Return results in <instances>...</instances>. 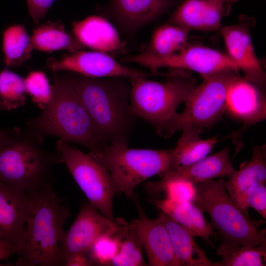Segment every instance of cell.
Returning <instances> with one entry per match:
<instances>
[{
    "label": "cell",
    "mask_w": 266,
    "mask_h": 266,
    "mask_svg": "<svg viewBox=\"0 0 266 266\" xmlns=\"http://www.w3.org/2000/svg\"><path fill=\"white\" fill-rule=\"evenodd\" d=\"M58 75L77 95L102 140L128 145L136 118L131 107L128 79L91 78L71 72Z\"/></svg>",
    "instance_id": "6da1fadb"
},
{
    "label": "cell",
    "mask_w": 266,
    "mask_h": 266,
    "mask_svg": "<svg viewBox=\"0 0 266 266\" xmlns=\"http://www.w3.org/2000/svg\"><path fill=\"white\" fill-rule=\"evenodd\" d=\"M70 215L53 185L32 193L24 234L16 246L17 266H62L60 245Z\"/></svg>",
    "instance_id": "7a4b0ae2"
},
{
    "label": "cell",
    "mask_w": 266,
    "mask_h": 266,
    "mask_svg": "<svg viewBox=\"0 0 266 266\" xmlns=\"http://www.w3.org/2000/svg\"><path fill=\"white\" fill-rule=\"evenodd\" d=\"M52 98L37 116L26 123V128L44 139L54 136L98 152L105 142L95 128L80 100L66 83L53 72Z\"/></svg>",
    "instance_id": "3957f363"
},
{
    "label": "cell",
    "mask_w": 266,
    "mask_h": 266,
    "mask_svg": "<svg viewBox=\"0 0 266 266\" xmlns=\"http://www.w3.org/2000/svg\"><path fill=\"white\" fill-rule=\"evenodd\" d=\"M43 141L26 127L14 128L0 141V182L30 194L53 185L52 167L63 160L45 149Z\"/></svg>",
    "instance_id": "277c9868"
},
{
    "label": "cell",
    "mask_w": 266,
    "mask_h": 266,
    "mask_svg": "<svg viewBox=\"0 0 266 266\" xmlns=\"http://www.w3.org/2000/svg\"><path fill=\"white\" fill-rule=\"evenodd\" d=\"M166 76L165 82L148 80L145 76L129 80L133 114L149 123L164 137H167L177 107L197 85L196 79L184 70L173 69Z\"/></svg>",
    "instance_id": "5b68a950"
},
{
    "label": "cell",
    "mask_w": 266,
    "mask_h": 266,
    "mask_svg": "<svg viewBox=\"0 0 266 266\" xmlns=\"http://www.w3.org/2000/svg\"><path fill=\"white\" fill-rule=\"evenodd\" d=\"M225 180L219 178L195 184L192 202L210 216L222 242L217 254L244 245L257 246L266 243V229L260 230L233 201L225 186Z\"/></svg>",
    "instance_id": "8992f818"
},
{
    "label": "cell",
    "mask_w": 266,
    "mask_h": 266,
    "mask_svg": "<svg viewBox=\"0 0 266 266\" xmlns=\"http://www.w3.org/2000/svg\"><path fill=\"white\" fill-rule=\"evenodd\" d=\"M172 149L133 148L104 143L97 153L89 154L107 169L116 194L133 199L139 185L168 171Z\"/></svg>",
    "instance_id": "52a82bcc"
},
{
    "label": "cell",
    "mask_w": 266,
    "mask_h": 266,
    "mask_svg": "<svg viewBox=\"0 0 266 266\" xmlns=\"http://www.w3.org/2000/svg\"><path fill=\"white\" fill-rule=\"evenodd\" d=\"M239 71L227 69L202 77L185 100V106L177 113L168 130L169 137L187 126L202 131L209 130L222 118L227 108L229 88L238 76Z\"/></svg>",
    "instance_id": "ba28073f"
},
{
    "label": "cell",
    "mask_w": 266,
    "mask_h": 266,
    "mask_svg": "<svg viewBox=\"0 0 266 266\" xmlns=\"http://www.w3.org/2000/svg\"><path fill=\"white\" fill-rule=\"evenodd\" d=\"M57 152L75 182L93 206L101 214L114 221L113 200L116 195L112 179L105 167L89 153L59 139Z\"/></svg>",
    "instance_id": "9c48e42d"
},
{
    "label": "cell",
    "mask_w": 266,
    "mask_h": 266,
    "mask_svg": "<svg viewBox=\"0 0 266 266\" xmlns=\"http://www.w3.org/2000/svg\"><path fill=\"white\" fill-rule=\"evenodd\" d=\"M122 61L143 66L153 74H157L159 69L163 67L192 70L201 77L227 69L239 71L227 54L194 43H188L181 51L169 56H160L144 51L126 56Z\"/></svg>",
    "instance_id": "30bf717a"
},
{
    "label": "cell",
    "mask_w": 266,
    "mask_h": 266,
    "mask_svg": "<svg viewBox=\"0 0 266 266\" xmlns=\"http://www.w3.org/2000/svg\"><path fill=\"white\" fill-rule=\"evenodd\" d=\"M121 221V218H116L112 221L89 202L83 203L69 228L65 231L61 240L60 251L62 266L69 256L88 253L100 236L117 232Z\"/></svg>",
    "instance_id": "8fae6325"
},
{
    "label": "cell",
    "mask_w": 266,
    "mask_h": 266,
    "mask_svg": "<svg viewBox=\"0 0 266 266\" xmlns=\"http://www.w3.org/2000/svg\"><path fill=\"white\" fill-rule=\"evenodd\" d=\"M46 63L53 72L64 70L91 78L122 77L130 80L149 76L121 64L110 54L96 51L69 52L59 59L49 58Z\"/></svg>",
    "instance_id": "7c38bea8"
},
{
    "label": "cell",
    "mask_w": 266,
    "mask_h": 266,
    "mask_svg": "<svg viewBox=\"0 0 266 266\" xmlns=\"http://www.w3.org/2000/svg\"><path fill=\"white\" fill-rule=\"evenodd\" d=\"M180 0H109L96 10L125 34L133 36L143 27L155 21Z\"/></svg>",
    "instance_id": "4fadbf2b"
},
{
    "label": "cell",
    "mask_w": 266,
    "mask_h": 266,
    "mask_svg": "<svg viewBox=\"0 0 266 266\" xmlns=\"http://www.w3.org/2000/svg\"><path fill=\"white\" fill-rule=\"evenodd\" d=\"M255 25L253 17L241 14L236 24L222 27L220 32L227 55L243 72V77L264 91L266 73L256 55L250 35V31Z\"/></svg>",
    "instance_id": "5bb4252c"
},
{
    "label": "cell",
    "mask_w": 266,
    "mask_h": 266,
    "mask_svg": "<svg viewBox=\"0 0 266 266\" xmlns=\"http://www.w3.org/2000/svg\"><path fill=\"white\" fill-rule=\"evenodd\" d=\"M226 110L243 123L241 129L231 135L235 145L236 155L242 147L240 138L245 131L266 119L264 91L243 76H238L229 88Z\"/></svg>",
    "instance_id": "9a60e30c"
},
{
    "label": "cell",
    "mask_w": 266,
    "mask_h": 266,
    "mask_svg": "<svg viewBox=\"0 0 266 266\" xmlns=\"http://www.w3.org/2000/svg\"><path fill=\"white\" fill-rule=\"evenodd\" d=\"M136 207L138 217L130 225L133 230L145 251L147 265L150 266H180L172 248L166 227L158 216L149 218L136 196L133 199Z\"/></svg>",
    "instance_id": "2e32d148"
},
{
    "label": "cell",
    "mask_w": 266,
    "mask_h": 266,
    "mask_svg": "<svg viewBox=\"0 0 266 266\" xmlns=\"http://www.w3.org/2000/svg\"><path fill=\"white\" fill-rule=\"evenodd\" d=\"M239 0H184L169 16V23L190 30L220 31L223 18Z\"/></svg>",
    "instance_id": "e0dca14e"
},
{
    "label": "cell",
    "mask_w": 266,
    "mask_h": 266,
    "mask_svg": "<svg viewBox=\"0 0 266 266\" xmlns=\"http://www.w3.org/2000/svg\"><path fill=\"white\" fill-rule=\"evenodd\" d=\"M32 195L0 182V238L16 247L25 233Z\"/></svg>",
    "instance_id": "ac0fdd59"
},
{
    "label": "cell",
    "mask_w": 266,
    "mask_h": 266,
    "mask_svg": "<svg viewBox=\"0 0 266 266\" xmlns=\"http://www.w3.org/2000/svg\"><path fill=\"white\" fill-rule=\"evenodd\" d=\"M72 33L85 46L94 51L120 54L126 51V44L112 23L100 15L89 16L72 23Z\"/></svg>",
    "instance_id": "d6986e66"
},
{
    "label": "cell",
    "mask_w": 266,
    "mask_h": 266,
    "mask_svg": "<svg viewBox=\"0 0 266 266\" xmlns=\"http://www.w3.org/2000/svg\"><path fill=\"white\" fill-rule=\"evenodd\" d=\"M259 183L266 184V145L254 146L250 160L243 162L238 170H235L225 181L229 194L244 214L250 218L245 206L249 191Z\"/></svg>",
    "instance_id": "ffe728a7"
},
{
    "label": "cell",
    "mask_w": 266,
    "mask_h": 266,
    "mask_svg": "<svg viewBox=\"0 0 266 266\" xmlns=\"http://www.w3.org/2000/svg\"><path fill=\"white\" fill-rule=\"evenodd\" d=\"M149 201L195 237L201 238L209 245L214 246L210 239L212 236H216L214 227L205 219L202 211L194 202H179L166 198Z\"/></svg>",
    "instance_id": "44dd1931"
},
{
    "label": "cell",
    "mask_w": 266,
    "mask_h": 266,
    "mask_svg": "<svg viewBox=\"0 0 266 266\" xmlns=\"http://www.w3.org/2000/svg\"><path fill=\"white\" fill-rule=\"evenodd\" d=\"M230 153V148H225L190 165L167 171L160 176L179 178L194 184L228 177L235 170Z\"/></svg>",
    "instance_id": "7402d4cb"
},
{
    "label": "cell",
    "mask_w": 266,
    "mask_h": 266,
    "mask_svg": "<svg viewBox=\"0 0 266 266\" xmlns=\"http://www.w3.org/2000/svg\"><path fill=\"white\" fill-rule=\"evenodd\" d=\"M158 216L167 228L180 266H214V263L197 244L194 235L164 212L160 211Z\"/></svg>",
    "instance_id": "603a6c76"
},
{
    "label": "cell",
    "mask_w": 266,
    "mask_h": 266,
    "mask_svg": "<svg viewBox=\"0 0 266 266\" xmlns=\"http://www.w3.org/2000/svg\"><path fill=\"white\" fill-rule=\"evenodd\" d=\"M182 131V134L172 149L168 171L190 165L206 157L219 140L217 135L202 139L200 136L202 131L194 126H186Z\"/></svg>",
    "instance_id": "cb8c5ba5"
},
{
    "label": "cell",
    "mask_w": 266,
    "mask_h": 266,
    "mask_svg": "<svg viewBox=\"0 0 266 266\" xmlns=\"http://www.w3.org/2000/svg\"><path fill=\"white\" fill-rule=\"evenodd\" d=\"M31 38L33 50L43 52L66 50L74 52L85 47L61 21H48L37 25Z\"/></svg>",
    "instance_id": "d4e9b609"
},
{
    "label": "cell",
    "mask_w": 266,
    "mask_h": 266,
    "mask_svg": "<svg viewBox=\"0 0 266 266\" xmlns=\"http://www.w3.org/2000/svg\"><path fill=\"white\" fill-rule=\"evenodd\" d=\"M190 30L168 23L157 28L145 51L160 56H169L181 51L187 42Z\"/></svg>",
    "instance_id": "484cf974"
},
{
    "label": "cell",
    "mask_w": 266,
    "mask_h": 266,
    "mask_svg": "<svg viewBox=\"0 0 266 266\" xmlns=\"http://www.w3.org/2000/svg\"><path fill=\"white\" fill-rule=\"evenodd\" d=\"M2 48L5 65L18 67L31 58V38L22 25L8 27L3 33Z\"/></svg>",
    "instance_id": "4316f807"
},
{
    "label": "cell",
    "mask_w": 266,
    "mask_h": 266,
    "mask_svg": "<svg viewBox=\"0 0 266 266\" xmlns=\"http://www.w3.org/2000/svg\"><path fill=\"white\" fill-rule=\"evenodd\" d=\"M119 248L110 266H146L143 256V247L136 234L126 221L122 220L118 232Z\"/></svg>",
    "instance_id": "83f0119b"
},
{
    "label": "cell",
    "mask_w": 266,
    "mask_h": 266,
    "mask_svg": "<svg viewBox=\"0 0 266 266\" xmlns=\"http://www.w3.org/2000/svg\"><path fill=\"white\" fill-rule=\"evenodd\" d=\"M24 79L5 68L0 72V109L11 110L26 102Z\"/></svg>",
    "instance_id": "f1b7e54d"
},
{
    "label": "cell",
    "mask_w": 266,
    "mask_h": 266,
    "mask_svg": "<svg viewBox=\"0 0 266 266\" xmlns=\"http://www.w3.org/2000/svg\"><path fill=\"white\" fill-rule=\"evenodd\" d=\"M220 256L222 260L214 263V266H265L266 243L257 246L241 245Z\"/></svg>",
    "instance_id": "f546056e"
},
{
    "label": "cell",
    "mask_w": 266,
    "mask_h": 266,
    "mask_svg": "<svg viewBox=\"0 0 266 266\" xmlns=\"http://www.w3.org/2000/svg\"><path fill=\"white\" fill-rule=\"evenodd\" d=\"M146 187L152 194L165 193L166 199L179 202L192 201L195 194L194 184L176 177H162L159 181L147 183Z\"/></svg>",
    "instance_id": "4dcf8cb0"
},
{
    "label": "cell",
    "mask_w": 266,
    "mask_h": 266,
    "mask_svg": "<svg viewBox=\"0 0 266 266\" xmlns=\"http://www.w3.org/2000/svg\"><path fill=\"white\" fill-rule=\"evenodd\" d=\"M119 230L104 234L94 242L88 252L93 266H110L119 248Z\"/></svg>",
    "instance_id": "1f68e13d"
},
{
    "label": "cell",
    "mask_w": 266,
    "mask_h": 266,
    "mask_svg": "<svg viewBox=\"0 0 266 266\" xmlns=\"http://www.w3.org/2000/svg\"><path fill=\"white\" fill-rule=\"evenodd\" d=\"M25 93L42 110L49 103L52 98V87L45 74L40 71L30 72L24 79Z\"/></svg>",
    "instance_id": "d6a6232c"
},
{
    "label": "cell",
    "mask_w": 266,
    "mask_h": 266,
    "mask_svg": "<svg viewBox=\"0 0 266 266\" xmlns=\"http://www.w3.org/2000/svg\"><path fill=\"white\" fill-rule=\"evenodd\" d=\"M266 184L259 183L254 186L248 192L245 199L246 208H253L265 219H266Z\"/></svg>",
    "instance_id": "836d02e7"
},
{
    "label": "cell",
    "mask_w": 266,
    "mask_h": 266,
    "mask_svg": "<svg viewBox=\"0 0 266 266\" xmlns=\"http://www.w3.org/2000/svg\"><path fill=\"white\" fill-rule=\"evenodd\" d=\"M29 15L33 23L38 25L41 19L44 18L55 0H26Z\"/></svg>",
    "instance_id": "e575fe53"
},
{
    "label": "cell",
    "mask_w": 266,
    "mask_h": 266,
    "mask_svg": "<svg viewBox=\"0 0 266 266\" xmlns=\"http://www.w3.org/2000/svg\"><path fill=\"white\" fill-rule=\"evenodd\" d=\"M93 264L88 253H80L69 256L63 266H91Z\"/></svg>",
    "instance_id": "d590c367"
},
{
    "label": "cell",
    "mask_w": 266,
    "mask_h": 266,
    "mask_svg": "<svg viewBox=\"0 0 266 266\" xmlns=\"http://www.w3.org/2000/svg\"><path fill=\"white\" fill-rule=\"evenodd\" d=\"M16 250L14 245L0 238V266H3L0 261L8 259L16 252Z\"/></svg>",
    "instance_id": "8d00e7d4"
},
{
    "label": "cell",
    "mask_w": 266,
    "mask_h": 266,
    "mask_svg": "<svg viewBox=\"0 0 266 266\" xmlns=\"http://www.w3.org/2000/svg\"><path fill=\"white\" fill-rule=\"evenodd\" d=\"M13 128L9 129H0V141L9 134Z\"/></svg>",
    "instance_id": "74e56055"
}]
</instances>
